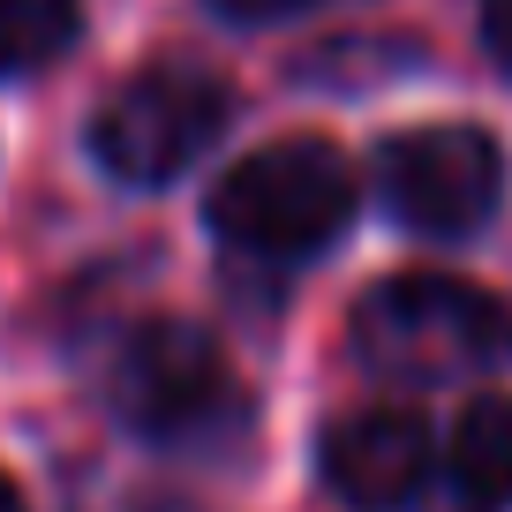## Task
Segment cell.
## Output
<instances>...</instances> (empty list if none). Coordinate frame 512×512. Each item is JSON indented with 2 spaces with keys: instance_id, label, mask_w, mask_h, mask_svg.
Here are the masks:
<instances>
[{
  "instance_id": "obj_2",
  "label": "cell",
  "mask_w": 512,
  "mask_h": 512,
  "mask_svg": "<svg viewBox=\"0 0 512 512\" xmlns=\"http://www.w3.org/2000/svg\"><path fill=\"white\" fill-rule=\"evenodd\" d=\"M347 219H354V174L317 136L264 144L211 189L219 241L241 256H272V264H302V256L332 249L347 234Z\"/></svg>"
},
{
  "instance_id": "obj_9",
  "label": "cell",
  "mask_w": 512,
  "mask_h": 512,
  "mask_svg": "<svg viewBox=\"0 0 512 512\" xmlns=\"http://www.w3.org/2000/svg\"><path fill=\"white\" fill-rule=\"evenodd\" d=\"M482 46H490V61L512 76V0H482Z\"/></svg>"
},
{
  "instance_id": "obj_4",
  "label": "cell",
  "mask_w": 512,
  "mask_h": 512,
  "mask_svg": "<svg viewBox=\"0 0 512 512\" xmlns=\"http://www.w3.org/2000/svg\"><path fill=\"white\" fill-rule=\"evenodd\" d=\"M113 415L151 445H204L241 422V392L226 354L196 324H136L113 354Z\"/></svg>"
},
{
  "instance_id": "obj_8",
  "label": "cell",
  "mask_w": 512,
  "mask_h": 512,
  "mask_svg": "<svg viewBox=\"0 0 512 512\" xmlns=\"http://www.w3.org/2000/svg\"><path fill=\"white\" fill-rule=\"evenodd\" d=\"M83 31L76 0H0V76H31L61 61Z\"/></svg>"
},
{
  "instance_id": "obj_6",
  "label": "cell",
  "mask_w": 512,
  "mask_h": 512,
  "mask_svg": "<svg viewBox=\"0 0 512 512\" xmlns=\"http://www.w3.org/2000/svg\"><path fill=\"white\" fill-rule=\"evenodd\" d=\"M324 482L362 512L415 505L430 482V437L415 415H347L324 430Z\"/></svg>"
},
{
  "instance_id": "obj_10",
  "label": "cell",
  "mask_w": 512,
  "mask_h": 512,
  "mask_svg": "<svg viewBox=\"0 0 512 512\" xmlns=\"http://www.w3.org/2000/svg\"><path fill=\"white\" fill-rule=\"evenodd\" d=\"M219 16L234 23H272V16H294V8H309V0H211Z\"/></svg>"
},
{
  "instance_id": "obj_7",
  "label": "cell",
  "mask_w": 512,
  "mask_h": 512,
  "mask_svg": "<svg viewBox=\"0 0 512 512\" xmlns=\"http://www.w3.org/2000/svg\"><path fill=\"white\" fill-rule=\"evenodd\" d=\"M512 505V400H475L445 445V512Z\"/></svg>"
},
{
  "instance_id": "obj_5",
  "label": "cell",
  "mask_w": 512,
  "mask_h": 512,
  "mask_svg": "<svg viewBox=\"0 0 512 512\" xmlns=\"http://www.w3.org/2000/svg\"><path fill=\"white\" fill-rule=\"evenodd\" d=\"M377 196L400 226L460 241V234H475L497 211V196H505V151L467 121L407 128V136H392V144L377 151Z\"/></svg>"
},
{
  "instance_id": "obj_1",
  "label": "cell",
  "mask_w": 512,
  "mask_h": 512,
  "mask_svg": "<svg viewBox=\"0 0 512 512\" xmlns=\"http://www.w3.org/2000/svg\"><path fill=\"white\" fill-rule=\"evenodd\" d=\"M354 347L377 377H400V384L475 377V369L512 362V309H497V294L467 287V279L400 272L362 294Z\"/></svg>"
},
{
  "instance_id": "obj_3",
  "label": "cell",
  "mask_w": 512,
  "mask_h": 512,
  "mask_svg": "<svg viewBox=\"0 0 512 512\" xmlns=\"http://www.w3.org/2000/svg\"><path fill=\"white\" fill-rule=\"evenodd\" d=\"M226 83L211 68L189 61H151L128 83H113V98L91 121V151L113 181L128 189H166L174 174H189L226 128Z\"/></svg>"
},
{
  "instance_id": "obj_11",
  "label": "cell",
  "mask_w": 512,
  "mask_h": 512,
  "mask_svg": "<svg viewBox=\"0 0 512 512\" xmlns=\"http://www.w3.org/2000/svg\"><path fill=\"white\" fill-rule=\"evenodd\" d=\"M0 512H23V497H16V482L0 475Z\"/></svg>"
}]
</instances>
